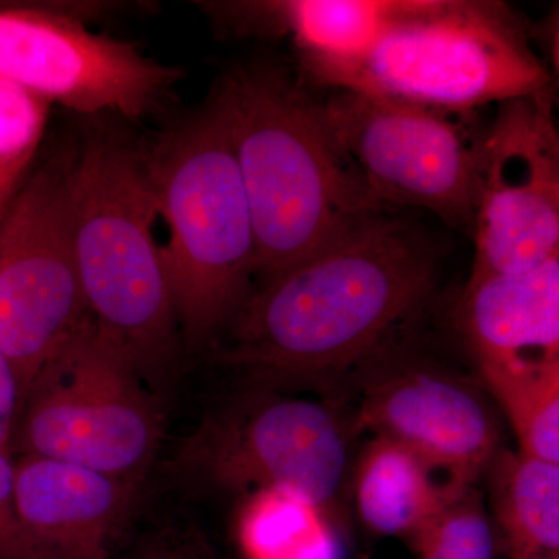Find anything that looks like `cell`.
Segmentation results:
<instances>
[{
    "instance_id": "obj_2",
    "label": "cell",
    "mask_w": 559,
    "mask_h": 559,
    "mask_svg": "<svg viewBox=\"0 0 559 559\" xmlns=\"http://www.w3.org/2000/svg\"><path fill=\"white\" fill-rule=\"evenodd\" d=\"M209 103L240 170L263 283L362 221L393 212L342 148L323 102L285 66L257 61L227 70Z\"/></svg>"
},
{
    "instance_id": "obj_20",
    "label": "cell",
    "mask_w": 559,
    "mask_h": 559,
    "mask_svg": "<svg viewBox=\"0 0 559 559\" xmlns=\"http://www.w3.org/2000/svg\"><path fill=\"white\" fill-rule=\"evenodd\" d=\"M506 412L520 451L559 463V373L491 395Z\"/></svg>"
},
{
    "instance_id": "obj_24",
    "label": "cell",
    "mask_w": 559,
    "mask_h": 559,
    "mask_svg": "<svg viewBox=\"0 0 559 559\" xmlns=\"http://www.w3.org/2000/svg\"><path fill=\"white\" fill-rule=\"evenodd\" d=\"M535 559H559V555H554V557L535 558Z\"/></svg>"
},
{
    "instance_id": "obj_6",
    "label": "cell",
    "mask_w": 559,
    "mask_h": 559,
    "mask_svg": "<svg viewBox=\"0 0 559 559\" xmlns=\"http://www.w3.org/2000/svg\"><path fill=\"white\" fill-rule=\"evenodd\" d=\"M160 437L153 390L130 355L91 320L25 390L11 455L57 460L134 484Z\"/></svg>"
},
{
    "instance_id": "obj_4",
    "label": "cell",
    "mask_w": 559,
    "mask_h": 559,
    "mask_svg": "<svg viewBox=\"0 0 559 559\" xmlns=\"http://www.w3.org/2000/svg\"><path fill=\"white\" fill-rule=\"evenodd\" d=\"M143 145V143H142ZM179 336L207 345L250 296L257 241L230 140L209 100L143 145Z\"/></svg>"
},
{
    "instance_id": "obj_7",
    "label": "cell",
    "mask_w": 559,
    "mask_h": 559,
    "mask_svg": "<svg viewBox=\"0 0 559 559\" xmlns=\"http://www.w3.org/2000/svg\"><path fill=\"white\" fill-rule=\"evenodd\" d=\"M72 157L73 150L53 154L28 171L0 219V352L20 401L92 320L73 241Z\"/></svg>"
},
{
    "instance_id": "obj_3",
    "label": "cell",
    "mask_w": 559,
    "mask_h": 559,
    "mask_svg": "<svg viewBox=\"0 0 559 559\" xmlns=\"http://www.w3.org/2000/svg\"><path fill=\"white\" fill-rule=\"evenodd\" d=\"M69 198L91 318L130 355L151 390L162 388L179 333L142 143L114 128H87L73 150Z\"/></svg>"
},
{
    "instance_id": "obj_11",
    "label": "cell",
    "mask_w": 559,
    "mask_h": 559,
    "mask_svg": "<svg viewBox=\"0 0 559 559\" xmlns=\"http://www.w3.org/2000/svg\"><path fill=\"white\" fill-rule=\"evenodd\" d=\"M471 277L528 271L559 255L554 91L499 103L481 140Z\"/></svg>"
},
{
    "instance_id": "obj_14",
    "label": "cell",
    "mask_w": 559,
    "mask_h": 559,
    "mask_svg": "<svg viewBox=\"0 0 559 559\" xmlns=\"http://www.w3.org/2000/svg\"><path fill=\"white\" fill-rule=\"evenodd\" d=\"M134 484L35 455L14 462V502L33 559H109Z\"/></svg>"
},
{
    "instance_id": "obj_18",
    "label": "cell",
    "mask_w": 559,
    "mask_h": 559,
    "mask_svg": "<svg viewBox=\"0 0 559 559\" xmlns=\"http://www.w3.org/2000/svg\"><path fill=\"white\" fill-rule=\"evenodd\" d=\"M246 559H344L340 521L289 488L253 491L238 521Z\"/></svg>"
},
{
    "instance_id": "obj_23",
    "label": "cell",
    "mask_w": 559,
    "mask_h": 559,
    "mask_svg": "<svg viewBox=\"0 0 559 559\" xmlns=\"http://www.w3.org/2000/svg\"><path fill=\"white\" fill-rule=\"evenodd\" d=\"M142 559H198L191 557V555L186 554L182 550L175 549H165V547H160V549L151 550L150 554H146Z\"/></svg>"
},
{
    "instance_id": "obj_5",
    "label": "cell",
    "mask_w": 559,
    "mask_h": 559,
    "mask_svg": "<svg viewBox=\"0 0 559 559\" xmlns=\"http://www.w3.org/2000/svg\"><path fill=\"white\" fill-rule=\"evenodd\" d=\"M300 68L318 86L455 112L551 91L516 13L489 0H421L358 60Z\"/></svg>"
},
{
    "instance_id": "obj_15",
    "label": "cell",
    "mask_w": 559,
    "mask_h": 559,
    "mask_svg": "<svg viewBox=\"0 0 559 559\" xmlns=\"http://www.w3.org/2000/svg\"><path fill=\"white\" fill-rule=\"evenodd\" d=\"M421 0H270L204 3L238 35L290 36L300 64L358 60Z\"/></svg>"
},
{
    "instance_id": "obj_10",
    "label": "cell",
    "mask_w": 559,
    "mask_h": 559,
    "mask_svg": "<svg viewBox=\"0 0 559 559\" xmlns=\"http://www.w3.org/2000/svg\"><path fill=\"white\" fill-rule=\"evenodd\" d=\"M0 79L90 117L143 120L175 100L182 72L58 10H0Z\"/></svg>"
},
{
    "instance_id": "obj_19",
    "label": "cell",
    "mask_w": 559,
    "mask_h": 559,
    "mask_svg": "<svg viewBox=\"0 0 559 559\" xmlns=\"http://www.w3.org/2000/svg\"><path fill=\"white\" fill-rule=\"evenodd\" d=\"M417 559H498L500 544L484 496L463 489L409 540Z\"/></svg>"
},
{
    "instance_id": "obj_13",
    "label": "cell",
    "mask_w": 559,
    "mask_h": 559,
    "mask_svg": "<svg viewBox=\"0 0 559 559\" xmlns=\"http://www.w3.org/2000/svg\"><path fill=\"white\" fill-rule=\"evenodd\" d=\"M460 329L485 392L559 373V255L533 270L469 277Z\"/></svg>"
},
{
    "instance_id": "obj_12",
    "label": "cell",
    "mask_w": 559,
    "mask_h": 559,
    "mask_svg": "<svg viewBox=\"0 0 559 559\" xmlns=\"http://www.w3.org/2000/svg\"><path fill=\"white\" fill-rule=\"evenodd\" d=\"M370 366L355 429L403 444L459 487H476L502 448L485 389L423 360L381 358Z\"/></svg>"
},
{
    "instance_id": "obj_8",
    "label": "cell",
    "mask_w": 559,
    "mask_h": 559,
    "mask_svg": "<svg viewBox=\"0 0 559 559\" xmlns=\"http://www.w3.org/2000/svg\"><path fill=\"white\" fill-rule=\"evenodd\" d=\"M323 108L342 148L385 207L429 210L471 235L485 134L474 112L352 91H334Z\"/></svg>"
},
{
    "instance_id": "obj_17",
    "label": "cell",
    "mask_w": 559,
    "mask_h": 559,
    "mask_svg": "<svg viewBox=\"0 0 559 559\" xmlns=\"http://www.w3.org/2000/svg\"><path fill=\"white\" fill-rule=\"evenodd\" d=\"M484 476L500 551L509 559L559 555V463L502 447Z\"/></svg>"
},
{
    "instance_id": "obj_22",
    "label": "cell",
    "mask_w": 559,
    "mask_h": 559,
    "mask_svg": "<svg viewBox=\"0 0 559 559\" xmlns=\"http://www.w3.org/2000/svg\"><path fill=\"white\" fill-rule=\"evenodd\" d=\"M0 559H33L14 502V462L0 451Z\"/></svg>"
},
{
    "instance_id": "obj_9",
    "label": "cell",
    "mask_w": 559,
    "mask_h": 559,
    "mask_svg": "<svg viewBox=\"0 0 559 559\" xmlns=\"http://www.w3.org/2000/svg\"><path fill=\"white\" fill-rule=\"evenodd\" d=\"M355 430L333 404L257 396L205 418L180 450L178 468L234 491L294 489L340 521Z\"/></svg>"
},
{
    "instance_id": "obj_1",
    "label": "cell",
    "mask_w": 559,
    "mask_h": 559,
    "mask_svg": "<svg viewBox=\"0 0 559 559\" xmlns=\"http://www.w3.org/2000/svg\"><path fill=\"white\" fill-rule=\"evenodd\" d=\"M433 280L429 242L395 213H380L250 294L219 358L261 380L366 369L417 318Z\"/></svg>"
},
{
    "instance_id": "obj_16",
    "label": "cell",
    "mask_w": 559,
    "mask_h": 559,
    "mask_svg": "<svg viewBox=\"0 0 559 559\" xmlns=\"http://www.w3.org/2000/svg\"><path fill=\"white\" fill-rule=\"evenodd\" d=\"M353 499L374 535L409 540L463 489L396 441L374 437L353 466ZM471 488V487H468Z\"/></svg>"
},
{
    "instance_id": "obj_21",
    "label": "cell",
    "mask_w": 559,
    "mask_h": 559,
    "mask_svg": "<svg viewBox=\"0 0 559 559\" xmlns=\"http://www.w3.org/2000/svg\"><path fill=\"white\" fill-rule=\"evenodd\" d=\"M27 173L0 168V219H2L11 197ZM17 404H20V393H17L16 380L10 369L9 360L0 352V451L10 452V454Z\"/></svg>"
}]
</instances>
